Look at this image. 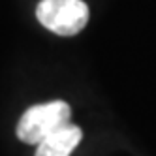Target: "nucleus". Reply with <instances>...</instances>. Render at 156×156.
<instances>
[{"label": "nucleus", "instance_id": "nucleus-1", "mask_svg": "<svg viewBox=\"0 0 156 156\" xmlns=\"http://www.w3.org/2000/svg\"><path fill=\"white\" fill-rule=\"evenodd\" d=\"M72 109L70 105L62 100H53V102L41 104V105H32L28 107L17 122V137L28 143V145H38L51 136L58 128L70 124Z\"/></svg>", "mask_w": 156, "mask_h": 156}, {"label": "nucleus", "instance_id": "nucleus-2", "mask_svg": "<svg viewBox=\"0 0 156 156\" xmlns=\"http://www.w3.org/2000/svg\"><path fill=\"white\" fill-rule=\"evenodd\" d=\"M36 17L55 34L75 36L88 23V8L83 0H41Z\"/></svg>", "mask_w": 156, "mask_h": 156}, {"label": "nucleus", "instance_id": "nucleus-3", "mask_svg": "<svg viewBox=\"0 0 156 156\" xmlns=\"http://www.w3.org/2000/svg\"><path fill=\"white\" fill-rule=\"evenodd\" d=\"M83 139V132L75 124H66L38 143L36 156H70Z\"/></svg>", "mask_w": 156, "mask_h": 156}]
</instances>
